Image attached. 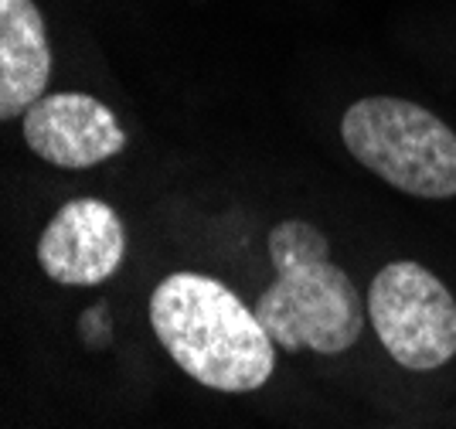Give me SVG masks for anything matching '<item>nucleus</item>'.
<instances>
[{
  "mask_svg": "<svg viewBox=\"0 0 456 429\" xmlns=\"http://www.w3.org/2000/svg\"><path fill=\"white\" fill-rule=\"evenodd\" d=\"M341 136L362 168L402 194H456V133L436 112L395 95H368L347 106Z\"/></svg>",
  "mask_w": 456,
  "mask_h": 429,
  "instance_id": "3",
  "label": "nucleus"
},
{
  "mask_svg": "<svg viewBox=\"0 0 456 429\" xmlns=\"http://www.w3.org/2000/svg\"><path fill=\"white\" fill-rule=\"evenodd\" d=\"M368 318L385 351L409 372H433L456 358V300L446 283L409 260L379 269Z\"/></svg>",
  "mask_w": 456,
  "mask_h": 429,
  "instance_id": "4",
  "label": "nucleus"
},
{
  "mask_svg": "<svg viewBox=\"0 0 456 429\" xmlns=\"http://www.w3.org/2000/svg\"><path fill=\"white\" fill-rule=\"evenodd\" d=\"M123 256L126 228L99 198L65 202L38 239V266L61 286H99L123 266Z\"/></svg>",
  "mask_w": 456,
  "mask_h": 429,
  "instance_id": "5",
  "label": "nucleus"
},
{
  "mask_svg": "<svg viewBox=\"0 0 456 429\" xmlns=\"http://www.w3.org/2000/svg\"><path fill=\"white\" fill-rule=\"evenodd\" d=\"M151 327L174 365L215 392H256L276 368V341L256 310L205 273H171L157 283Z\"/></svg>",
  "mask_w": 456,
  "mask_h": 429,
  "instance_id": "1",
  "label": "nucleus"
},
{
  "mask_svg": "<svg viewBox=\"0 0 456 429\" xmlns=\"http://www.w3.org/2000/svg\"><path fill=\"white\" fill-rule=\"evenodd\" d=\"M276 283L256 300V318L283 351L341 355L358 344L364 310L358 286L330 260L321 228L304 219H286L266 239Z\"/></svg>",
  "mask_w": 456,
  "mask_h": 429,
  "instance_id": "2",
  "label": "nucleus"
},
{
  "mask_svg": "<svg viewBox=\"0 0 456 429\" xmlns=\"http://www.w3.org/2000/svg\"><path fill=\"white\" fill-rule=\"evenodd\" d=\"M52 78L48 28L35 0H0V120L11 123L38 103Z\"/></svg>",
  "mask_w": 456,
  "mask_h": 429,
  "instance_id": "7",
  "label": "nucleus"
},
{
  "mask_svg": "<svg viewBox=\"0 0 456 429\" xmlns=\"http://www.w3.org/2000/svg\"><path fill=\"white\" fill-rule=\"evenodd\" d=\"M24 144L45 164L86 170L126 150V133L110 106L86 93H45L20 116Z\"/></svg>",
  "mask_w": 456,
  "mask_h": 429,
  "instance_id": "6",
  "label": "nucleus"
}]
</instances>
